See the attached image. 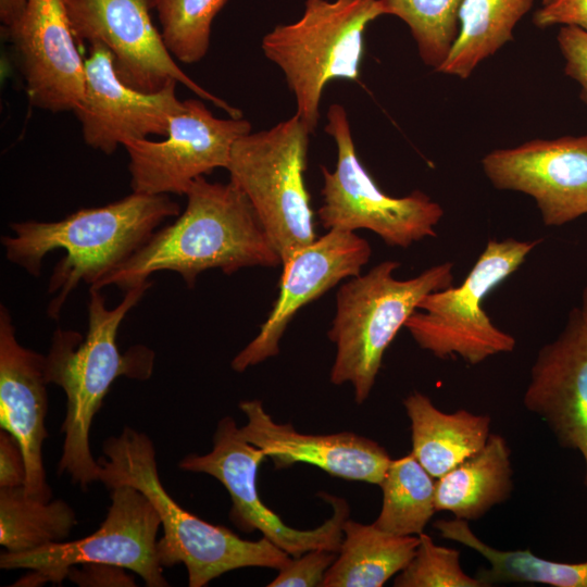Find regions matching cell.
Segmentation results:
<instances>
[{"label":"cell","mask_w":587,"mask_h":587,"mask_svg":"<svg viewBox=\"0 0 587 587\" xmlns=\"http://www.w3.org/2000/svg\"><path fill=\"white\" fill-rule=\"evenodd\" d=\"M187 205L172 224L157 229L129 259L90 288L115 285L126 291L160 271L178 273L191 288L200 273L218 268L276 267L282 259L246 195L233 183L200 176L187 190Z\"/></svg>","instance_id":"6da1fadb"},{"label":"cell","mask_w":587,"mask_h":587,"mask_svg":"<svg viewBox=\"0 0 587 587\" xmlns=\"http://www.w3.org/2000/svg\"><path fill=\"white\" fill-rule=\"evenodd\" d=\"M180 208L168 195L134 192L109 204L80 209L57 222L10 224L13 236H2L7 259L32 276L41 274L45 255L63 249L48 283L53 295L47 313L59 320L71 292L80 282L95 286L140 249Z\"/></svg>","instance_id":"7a4b0ae2"},{"label":"cell","mask_w":587,"mask_h":587,"mask_svg":"<svg viewBox=\"0 0 587 587\" xmlns=\"http://www.w3.org/2000/svg\"><path fill=\"white\" fill-rule=\"evenodd\" d=\"M151 285L148 280L126 290L113 309L107 308L100 289L89 288L86 336L60 327L53 333L46 355V378L66 396L58 473L67 474L83 489L99 482L100 464L91 454L89 433L111 385L120 376L147 380L152 375L154 352L150 348L137 345L121 353L116 344L121 323Z\"/></svg>","instance_id":"3957f363"},{"label":"cell","mask_w":587,"mask_h":587,"mask_svg":"<svg viewBox=\"0 0 587 587\" xmlns=\"http://www.w3.org/2000/svg\"><path fill=\"white\" fill-rule=\"evenodd\" d=\"M99 482L108 489L129 485L141 491L157 510L163 530L158 539L162 567L183 564L189 587L207 586L237 569L279 570L290 555L265 537L242 539L230 529L210 524L183 509L165 490L158 473L155 449L141 432L125 426L103 442Z\"/></svg>","instance_id":"277c9868"},{"label":"cell","mask_w":587,"mask_h":587,"mask_svg":"<svg viewBox=\"0 0 587 587\" xmlns=\"http://www.w3.org/2000/svg\"><path fill=\"white\" fill-rule=\"evenodd\" d=\"M399 266L397 261H383L366 274L351 277L336 295V312L327 334L336 346L330 382L351 384L357 403L370 396L386 349L421 300L453 283L451 262L403 280L394 277Z\"/></svg>","instance_id":"5b68a950"},{"label":"cell","mask_w":587,"mask_h":587,"mask_svg":"<svg viewBox=\"0 0 587 587\" xmlns=\"http://www.w3.org/2000/svg\"><path fill=\"white\" fill-rule=\"evenodd\" d=\"M380 15V0H305L297 22L277 25L264 36L262 50L283 71L296 98V114L311 133L326 84L358 79L366 26Z\"/></svg>","instance_id":"8992f818"},{"label":"cell","mask_w":587,"mask_h":587,"mask_svg":"<svg viewBox=\"0 0 587 587\" xmlns=\"http://www.w3.org/2000/svg\"><path fill=\"white\" fill-rule=\"evenodd\" d=\"M311 130L295 114L233 146L226 170L248 198L282 264L317 236L304 183Z\"/></svg>","instance_id":"52a82bcc"},{"label":"cell","mask_w":587,"mask_h":587,"mask_svg":"<svg viewBox=\"0 0 587 587\" xmlns=\"http://www.w3.org/2000/svg\"><path fill=\"white\" fill-rule=\"evenodd\" d=\"M541 239H490L458 287L425 296L404 327L423 350L439 359L459 357L477 365L514 350L515 338L498 328L483 301L516 272Z\"/></svg>","instance_id":"ba28073f"},{"label":"cell","mask_w":587,"mask_h":587,"mask_svg":"<svg viewBox=\"0 0 587 587\" xmlns=\"http://www.w3.org/2000/svg\"><path fill=\"white\" fill-rule=\"evenodd\" d=\"M110 490L111 504L105 519L89 536L21 553H1V569L29 571L12 586L61 585L72 566L85 563L124 567L139 575L148 587L168 586L158 557L161 520L157 510L141 491L129 485Z\"/></svg>","instance_id":"9c48e42d"},{"label":"cell","mask_w":587,"mask_h":587,"mask_svg":"<svg viewBox=\"0 0 587 587\" xmlns=\"http://www.w3.org/2000/svg\"><path fill=\"white\" fill-rule=\"evenodd\" d=\"M324 129L337 147L335 170L322 166L323 203L317 215L325 229H369L386 245L400 248L436 236L442 207L420 190L400 198L383 192L358 158L342 105L329 107Z\"/></svg>","instance_id":"30bf717a"},{"label":"cell","mask_w":587,"mask_h":587,"mask_svg":"<svg viewBox=\"0 0 587 587\" xmlns=\"http://www.w3.org/2000/svg\"><path fill=\"white\" fill-rule=\"evenodd\" d=\"M78 47L85 42L104 46L113 57L114 70L126 85L157 92L176 82L212 102L229 117L242 112L191 79L173 59L150 11L155 0H63Z\"/></svg>","instance_id":"8fae6325"},{"label":"cell","mask_w":587,"mask_h":587,"mask_svg":"<svg viewBox=\"0 0 587 587\" xmlns=\"http://www.w3.org/2000/svg\"><path fill=\"white\" fill-rule=\"evenodd\" d=\"M265 453L249 444L232 416L220 420L213 435L212 450L205 454H188L178 463L182 471L203 473L216 478L232 500L229 517L243 532L259 530L263 537L299 557L314 549L339 551L342 526L349 516L347 502L324 495L333 507V515L319 527L300 530L288 526L267 508L258 492L257 475Z\"/></svg>","instance_id":"7c38bea8"},{"label":"cell","mask_w":587,"mask_h":587,"mask_svg":"<svg viewBox=\"0 0 587 587\" xmlns=\"http://www.w3.org/2000/svg\"><path fill=\"white\" fill-rule=\"evenodd\" d=\"M201 100L183 101L163 140L123 145L134 192L186 195L196 178L227 167L234 143L251 132V124L243 117L218 118Z\"/></svg>","instance_id":"4fadbf2b"},{"label":"cell","mask_w":587,"mask_h":587,"mask_svg":"<svg viewBox=\"0 0 587 587\" xmlns=\"http://www.w3.org/2000/svg\"><path fill=\"white\" fill-rule=\"evenodd\" d=\"M482 166L495 188L530 196L546 226L587 214V134L497 149Z\"/></svg>","instance_id":"5bb4252c"},{"label":"cell","mask_w":587,"mask_h":587,"mask_svg":"<svg viewBox=\"0 0 587 587\" xmlns=\"http://www.w3.org/2000/svg\"><path fill=\"white\" fill-rule=\"evenodd\" d=\"M371 255L366 239L336 228L296 251L282 264L279 292L267 319L232 360V369L241 373L277 355L279 341L297 312L342 279L360 275Z\"/></svg>","instance_id":"9a60e30c"},{"label":"cell","mask_w":587,"mask_h":587,"mask_svg":"<svg viewBox=\"0 0 587 587\" xmlns=\"http://www.w3.org/2000/svg\"><path fill=\"white\" fill-rule=\"evenodd\" d=\"M4 30L29 102L50 112H74L85 96V60L63 0H27L23 12Z\"/></svg>","instance_id":"2e32d148"},{"label":"cell","mask_w":587,"mask_h":587,"mask_svg":"<svg viewBox=\"0 0 587 587\" xmlns=\"http://www.w3.org/2000/svg\"><path fill=\"white\" fill-rule=\"evenodd\" d=\"M85 60L86 88L74 111L89 147L112 154L120 145L166 136L171 118L183 107L175 93L176 82L157 92H145L124 84L114 70L111 52L100 43L89 46Z\"/></svg>","instance_id":"e0dca14e"},{"label":"cell","mask_w":587,"mask_h":587,"mask_svg":"<svg viewBox=\"0 0 587 587\" xmlns=\"http://www.w3.org/2000/svg\"><path fill=\"white\" fill-rule=\"evenodd\" d=\"M523 402L560 446L582 454L587 487V323L579 308L570 311L558 337L539 349Z\"/></svg>","instance_id":"ac0fdd59"},{"label":"cell","mask_w":587,"mask_h":587,"mask_svg":"<svg viewBox=\"0 0 587 587\" xmlns=\"http://www.w3.org/2000/svg\"><path fill=\"white\" fill-rule=\"evenodd\" d=\"M46 355L22 346L9 310L0 305V425L18 441L26 464L25 491L50 501L42 445L48 437Z\"/></svg>","instance_id":"d6986e66"},{"label":"cell","mask_w":587,"mask_h":587,"mask_svg":"<svg viewBox=\"0 0 587 587\" xmlns=\"http://www.w3.org/2000/svg\"><path fill=\"white\" fill-rule=\"evenodd\" d=\"M247 422L241 436L260 448L277 470L307 463L349 480L380 485L392 460L378 442L353 433L312 435L279 424L263 409L260 400L239 403Z\"/></svg>","instance_id":"ffe728a7"},{"label":"cell","mask_w":587,"mask_h":587,"mask_svg":"<svg viewBox=\"0 0 587 587\" xmlns=\"http://www.w3.org/2000/svg\"><path fill=\"white\" fill-rule=\"evenodd\" d=\"M403 405L411 422V453L438 478L479 451L490 436L491 419L465 409L440 411L420 391H413Z\"/></svg>","instance_id":"44dd1931"},{"label":"cell","mask_w":587,"mask_h":587,"mask_svg":"<svg viewBox=\"0 0 587 587\" xmlns=\"http://www.w3.org/2000/svg\"><path fill=\"white\" fill-rule=\"evenodd\" d=\"M513 490L511 450L504 437L490 434L486 445L436 478V511L476 521L505 502Z\"/></svg>","instance_id":"7402d4cb"},{"label":"cell","mask_w":587,"mask_h":587,"mask_svg":"<svg viewBox=\"0 0 587 587\" xmlns=\"http://www.w3.org/2000/svg\"><path fill=\"white\" fill-rule=\"evenodd\" d=\"M419 536H400L349 519L342 526L338 555L324 587H382L412 560Z\"/></svg>","instance_id":"603a6c76"},{"label":"cell","mask_w":587,"mask_h":587,"mask_svg":"<svg viewBox=\"0 0 587 587\" xmlns=\"http://www.w3.org/2000/svg\"><path fill=\"white\" fill-rule=\"evenodd\" d=\"M440 536L479 553L489 564L477 573L484 586L495 584L536 583L554 587H587V561L579 563L542 559L528 548L500 550L477 537L469 522L460 519L434 523Z\"/></svg>","instance_id":"cb8c5ba5"},{"label":"cell","mask_w":587,"mask_h":587,"mask_svg":"<svg viewBox=\"0 0 587 587\" xmlns=\"http://www.w3.org/2000/svg\"><path fill=\"white\" fill-rule=\"evenodd\" d=\"M534 0H463L459 34L437 72L467 78L485 59L513 39V29Z\"/></svg>","instance_id":"d4e9b609"},{"label":"cell","mask_w":587,"mask_h":587,"mask_svg":"<svg viewBox=\"0 0 587 587\" xmlns=\"http://www.w3.org/2000/svg\"><path fill=\"white\" fill-rule=\"evenodd\" d=\"M76 524L75 511L63 500L30 498L25 486L0 487V545L8 552L66 540Z\"/></svg>","instance_id":"484cf974"},{"label":"cell","mask_w":587,"mask_h":587,"mask_svg":"<svg viewBox=\"0 0 587 587\" xmlns=\"http://www.w3.org/2000/svg\"><path fill=\"white\" fill-rule=\"evenodd\" d=\"M382 509L374 525L400 536H419L437 512L436 478L410 453L391 460L379 485Z\"/></svg>","instance_id":"4316f807"},{"label":"cell","mask_w":587,"mask_h":587,"mask_svg":"<svg viewBox=\"0 0 587 587\" xmlns=\"http://www.w3.org/2000/svg\"><path fill=\"white\" fill-rule=\"evenodd\" d=\"M463 0H380L384 14L401 18L410 28L423 62L436 71L459 34Z\"/></svg>","instance_id":"83f0119b"},{"label":"cell","mask_w":587,"mask_h":587,"mask_svg":"<svg viewBox=\"0 0 587 587\" xmlns=\"http://www.w3.org/2000/svg\"><path fill=\"white\" fill-rule=\"evenodd\" d=\"M227 0H155L161 34L173 57L187 64L208 52L211 25Z\"/></svg>","instance_id":"f1b7e54d"},{"label":"cell","mask_w":587,"mask_h":587,"mask_svg":"<svg viewBox=\"0 0 587 587\" xmlns=\"http://www.w3.org/2000/svg\"><path fill=\"white\" fill-rule=\"evenodd\" d=\"M409 564L395 578L396 587H485L467 575L460 561V551L439 546L424 532Z\"/></svg>","instance_id":"f546056e"},{"label":"cell","mask_w":587,"mask_h":587,"mask_svg":"<svg viewBox=\"0 0 587 587\" xmlns=\"http://www.w3.org/2000/svg\"><path fill=\"white\" fill-rule=\"evenodd\" d=\"M338 555L337 551L314 549L292 557L278 570L268 587L322 586L325 574Z\"/></svg>","instance_id":"4dcf8cb0"},{"label":"cell","mask_w":587,"mask_h":587,"mask_svg":"<svg viewBox=\"0 0 587 587\" xmlns=\"http://www.w3.org/2000/svg\"><path fill=\"white\" fill-rule=\"evenodd\" d=\"M557 40L565 62L564 72L577 82L580 98L587 103V33L575 26H563Z\"/></svg>","instance_id":"1f68e13d"},{"label":"cell","mask_w":587,"mask_h":587,"mask_svg":"<svg viewBox=\"0 0 587 587\" xmlns=\"http://www.w3.org/2000/svg\"><path fill=\"white\" fill-rule=\"evenodd\" d=\"M126 569L104 564L85 563L80 567L72 566L67 578L82 587H134V578L125 572Z\"/></svg>","instance_id":"d6a6232c"},{"label":"cell","mask_w":587,"mask_h":587,"mask_svg":"<svg viewBox=\"0 0 587 587\" xmlns=\"http://www.w3.org/2000/svg\"><path fill=\"white\" fill-rule=\"evenodd\" d=\"M538 27L575 26L587 33V0H553L534 15Z\"/></svg>","instance_id":"836d02e7"},{"label":"cell","mask_w":587,"mask_h":587,"mask_svg":"<svg viewBox=\"0 0 587 587\" xmlns=\"http://www.w3.org/2000/svg\"><path fill=\"white\" fill-rule=\"evenodd\" d=\"M26 464L18 441L10 433H0V487L25 486Z\"/></svg>","instance_id":"e575fe53"},{"label":"cell","mask_w":587,"mask_h":587,"mask_svg":"<svg viewBox=\"0 0 587 587\" xmlns=\"http://www.w3.org/2000/svg\"><path fill=\"white\" fill-rule=\"evenodd\" d=\"M27 0H0V20L4 26L11 24L24 10Z\"/></svg>","instance_id":"d590c367"},{"label":"cell","mask_w":587,"mask_h":587,"mask_svg":"<svg viewBox=\"0 0 587 587\" xmlns=\"http://www.w3.org/2000/svg\"><path fill=\"white\" fill-rule=\"evenodd\" d=\"M579 311H580L585 322L587 323V284L584 287L583 292H582V303H580V307H579Z\"/></svg>","instance_id":"8d00e7d4"},{"label":"cell","mask_w":587,"mask_h":587,"mask_svg":"<svg viewBox=\"0 0 587 587\" xmlns=\"http://www.w3.org/2000/svg\"><path fill=\"white\" fill-rule=\"evenodd\" d=\"M552 1H553V0H541L542 5L549 4V3L552 2Z\"/></svg>","instance_id":"74e56055"}]
</instances>
